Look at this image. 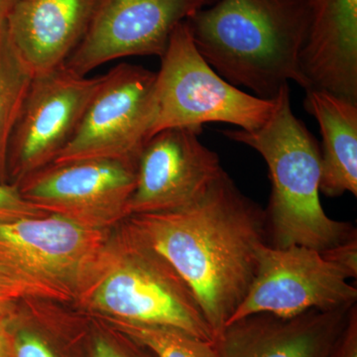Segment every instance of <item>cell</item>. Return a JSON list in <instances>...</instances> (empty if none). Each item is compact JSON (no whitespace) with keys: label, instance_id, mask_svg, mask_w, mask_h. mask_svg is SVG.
<instances>
[{"label":"cell","instance_id":"1","mask_svg":"<svg viewBox=\"0 0 357 357\" xmlns=\"http://www.w3.org/2000/svg\"><path fill=\"white\" fill-rule=\"evenodd\" d=\"M128 227L190 286L217 337L243 302L267 243L266 215L223 171L196 203L130 215Z\"/></svg>","mask_w":357,"mask_h":357},{"label":"cell","instance_id":"2","mask_svg":"<svg viewBox=\"0 0 357 357\" xmlns=\"http://www.w3.org/2000/svg\"><path fill=\"white\" fill-rule=\"evenodd\" d=\"M202 57L225 81L272 100L294 82L309 31L307 0H215L187 20Z\"/></svg>","mask_w":357,"mask_h":357},{"label":"cell","instance_id":"3","mask_svg":"<svg viewBox=\"0 0 357 357\" xmlns=\"http://www.w3.org/2000/svg\"><path fill=\"white\" fill-rule=\"evenodd\" d=\"M222 133L253 148L267 164L272 184L265 211L269 245L323 251L356 234L349 223L328 217L321 206V149L309 129L293 114L289 84L275 96L273 112L259 128Z\"/></svg>","mask_w":357,"mask_h":357},{"label":"cell","instance_id":"4","mask_svg":"<svg viewBox=\"0 0 357 357\" xmlns=\"http://www.w3.org/2000/svg\"><path fill=\"white\" fill-rule=\"evenodd\" d=\"M82 295L96 310L115 319L167 326L206 342L215 340L190 286L163 256L128 227L117 243L115 256L107 249Z\"/></svg>","mask_w":357,"mask_h":357},{"label":"cell","instance_id":"5","mask_svg":"<svg viewBox=\"0 0 357 357\" xmlns=\"http://www.w3.org/2000/svg\"><path fill=\"white\" fill-rule=\"evenodd\" d=\"M160 59L152 137L164 129H203L210 122L255 130L273 112L275 98L266 100L245 93L208 64L197 49L187 21L175 28Z\"/></svg>","mask_w":357,"mask_h":357},{"label":"cell","instance_id":"6","mask_svg":"<svg viewBox=\"0 0 357 357\" xmlns=\"http://www.w3.org/2000/svg\"><path fill=\"white\" fill-rule=\"evenodd\" d=\"M157 72L122 63L102 75L74 138L51 164L138 160L152 137Z\"/></svg>","mask_w":357,"mask_h":357},{"label":"cell","instance_id":"7","mask_svg":"<svg viewBox=\"0 0 357 357\" xmlns=\"http://www.w3.org/2000/svg\"><path fill=\"white\" fill-rule=\"evenodd\" d=\"M102 76H81L65 65L33 75L9 138L8 184L50 165L83 121Z\"/></svg>","mask_w":357,"mask_h":357},{"label":"cell","instance_id":"8","mask_svg":"<svg viewBox=\"0 0 357 357\" xmlns=\"http://www.w3.org/2000/svg\"><path fill=\"white\" fill-rule=\"evenodd\" d=\"M107 250L105 230L60 215L0 223V263L72 297L88 287Z\"/></svg>","mask_w":357,"mask_h":357},{"label":"cell","instance_id":"9","mask_svg":"<svg viewBox=\"0 0 357 357\" xmlns=\"http://www.w3.org/2000/svg\"><path fill=\"white\" fill-rule=\"evenodd\" d=\"M138 160L93 159L50 164L15 185L37 208L89 229L128 218Z\"/></svg>","mask_w":357,"mask_h":357},{"label":"cell","instance_id":"10","mask_svg":"<svg viewBox=\"0 0 357 357\" xmlns=\"http://www.w3.org/2000/svg\"><path fill=\"white\" fill-rule=\"evenodd\" d=\"M347 276L306 246L258 249L255 279L229 323L267 312L292 317L309 310H333L356 304L357 289Z\"/></svg>","mask_w":357,"mask_h":357},{"label":"cell","instance_id":"11","mask_svg":"<svg viewBox=\"0 0 357 357\" xmlns=\"http://www.w3.org/2000/svg\"><path fill=\"white\" fill-rule=\"evenodd\" d=\"M215 0H102L81 43L66 61L88 76L117 59L165 53L175 28Z\"/></svg>","mask_w":357,"mask_h":357},{"label":"cell","instance_id":"12","mask_svg":"<svg viewBox=\"0 0 357 357\" xmlns=\"http://www.w3.org/2000/svg\"><path fill=\"white\" fill-rule=\"evenodd\" d=\"M202 132L168 128L150 138L138 158L128 217L180 210L208 192L225 170L218 155L199 141Z\"/></svg>","mask_w":357,"mask_h":357},{"label":"cell","instance_id":"13","mask_svg":"<svg viewBox=\"0 0 357 357\" xmlns=\"http://www.w3.org/2000/svg\"><path fill=\"white\" fill-rule=\"evenodd\" d=\"M354 306L244 317L215 337L218 357H332Z\"/></svg>","mask_w":357,"mask_h":357},{"label":"cell","instance_id":"14","mask_svg":"<svg viewBox=\"0 0 357 357\" xmlns=\"http://www.w3.org/2000/svg\"><path fill=\"white\" fill-rule=\"evenodd\" d=\"M102 0H17L6 23L33 75L65 64L88 31Z\"/></svg>","mask_w":357,"mask_h":357},{"label":"cell","instance_id":"15","mask_svg":"<svg viewBox=\"0 0 357 357\" xmlns=\"http://www.w3.org/2000/svg\"><path fill=\"white\" fill-rule=\"evenodd\" d=\"M309 31L301 68L312 88L357 93V0H307Z\"/></svg>","mask_w":357,"mask_h":357},{"label":"cell","instance_id":"16","mask_svg":"<svg viewBox=\"0 0 357 357\" xmlns=\"http://www.w3.org/2000/svg\"><path fill=\"white\" fill-rule=\"evenodd\" d=\"M305 109L323 137L319 192L331 198L357 196V103L330 91L306 89Z\"/></svg>","mask_w":357,"mask_h":357},{"label":"cell","instance_id":"17","mask_svg":"<svg viewBox=\"0 0 357 357\" xmlns=\"http://www.w3.org/2000/svg\"><path fill=\"white\" fill-rule=\"evenodd\" d=\"M32 77L31 69L11 38L6 20H0V184H8L9 138Z\"/></svg>","mask_w":357,"mask_h":357},{"label":"cell","instance_id":"18","mask_svg":"<svg viewBox=\"0 0 357 357\" xmlns=\"http://www.w3.org/2000/svg\"><path fill=\"white\" fill-rule=\"evenodd\" d=\"M115 325L157 357H218L215 342H206L176 328L142 325L119 319H115Z\"/></svg>","mask_w":357,"mask_h":357},{"label":"cell","instance_id":"19","mask_svg":"<svg viewBox=\"0 0 357 357\" xmlns=\"http://www.w3.org/2000/svg\"><path fill=\"white\" fill-rule=\"evenodd\" d=\"M69 293L50 284L20 273L0 263V319H13L17 304L32 299L67 302L72 299Z\"/></svg>","mask_w":357,"mask_h":357},{"label":"cell","instance_id":"20","mask_svg":"<svg viewBox=\"0 0 357 357\" xmlns=\"http://www.w3.org/2000/svg\"><path fill=\"white\" fill-rule=\"evenodd\" d=\"M46 215L48 213L39 210L24 199L17 187L0 184V223L41 218Z\"/></svg>","mask_w":357,"mask_h":357},{"label":"cell","instance_id":"21","mask_svg":"<svg viewBox=\"0 0 357 357\" xmlns=\"http://www.w3.org/2000/svg\"><path fill=\"white\" fill-rule=\"evenodd\" d=\"M321 256L337 266L347 278L357 277V234L332 248L319 251Z\"/></svg>","mask_w":357,"mask_h":357},{"label":"cell","instance_id":"22","mask_svg":"<svg viewBox=\"0 0 357 357\" xmlns=\"http://www.w3.org/2000/svg\"><path fill=\"white\" fill-rule=\"evenodd\" d=\"M14 357H55L49 347L28 331L13 333Z\"/></svg>","mask_w":357,"mask_h":357},{"label":"cell","instance_id":"23","mask_svg":"<svg viewBox=\"0 0 357 357\" xmlns=\"http://www.w3.org/2000/svg\"><path fill=\"white\" fill-rule=\"evenodd\" d=\"M332 357H357V307L352 309L344 335Z\"/></svg>","mask_w":357,"mask_h":357},{"label":"cell","instance_id":"24","mask_svg":"<svg viewBox=\"0 0 357 357\" xmlns=\"http://www.w3.org/2000/svg\"><path fill=\"white\" fill-rule=\"evenodd\" d=\"M0 357H14L13 333L9 330V323L0 319Z\"/></svg>","mask_w":357,"mask_h":357},{"label":"cell","instance_id":"25","mask_svg":"<svg viewBox=\"0 0 357 357\" xmlns=\"http://www.w3.org/2000/svg\"><path fill=\"white\" fill-rule=\"evenodd\" d=\"M93 357H126L122 356L121 352L114 349L109 344L103 340H98L95 344L93 349Z\"/></svg>","mask_w":357,"mask_h":357},{"label":"cell","instance_id":"26","mask_svg":"<svg viewBox=\"0 0 357 357\" xmlns=\"http://www.w3.org/2000/svg\"><path fill=\"white\" fill-rule=\"evenodd\" d=\"M17 0H0V20H6Z\"/></svg>","mask_w":357,"mask_h":357}]
</instances>
